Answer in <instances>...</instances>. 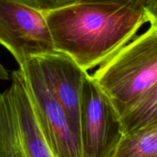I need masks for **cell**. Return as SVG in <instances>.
Segmentation results:
<instances>
[{"mask_svg": "<svg viewBox=\"0 0 157 157\" xmlns=\"http://www.w3.org/2000/svg\"><path fill=\"white\" fill-rule=\"evenodd\" d=\"M43 13L55 50L86 71L110 59L149 23L145 12L112 3L77 2Z\"/></svg>", "mask_w": 157, "mask_h": 157, "instance_id": "cell-1", "label": "cell"}, {"mask_svg": "<svg viewBox=\"0 0 157 157\" xmlns=\"http://www.w3.org/2000/svg\"><path fill=\"white\" fill-rule=\"evenodd\" d=\"M144 10L149 17V23L157 22V0H147Z\"/></svg>", "mask_w": 157, "mask_h": 157, "instance_id": "cell-12", "label": "cell"}, {"mask_svg": "<svg viewBox=\"0 0 157 157\" xmlns=\"http://www.w3.org/2000/svg\"><path fill=\"white\" fill-rule=\"evenodd\" d=\"M36 59L46 83L80 136V102L83 81L88 72L62 52L55 51Z\"/></svg>", "mask_w": 157, "mask_h": 157, "instance_id": "cell-6", "label": "cell"}, {"mask_svg": "<svg viewBox=\"0 0 157 157\" xmlns=\"http://www.w3.org/2000/svg\"><path fill=\"white\" fill-rule=\"evenodd\" d=\"M79 121L84 157H112L124 135L121 116L88 73L83 81Z\"/></svg>", "mask_w": 157, "mask_h": 157, "instance_id": "cell-4", "label": "cell"}, {"mask_svg": "<svg viewBox=\"0 0 157 157\" xmlns=\"http://www.w3.org/2000/svg\"><path fill=\"white\" fill-rule=\"evenodd\" d=\"M121 121L124 134L157 122V82L122 115Z\"/></svg>", "mask_w": 157, "mask_h": 157, "instance_id": "cell-9", "label": "cell"}, {"mask_svg": "<svg viewBox=\"0 0 157 157\" xmlns=\"http://www.w3.org/2000/svg\"><path fill=\"white\" fill-rule=\"evenodd\" d=\"M40 129L53 157H84L81 137L46 83L36 58L19 66Z\"/></svg>", "mask_w": 157, "mask_h": 157, "instance_id": "cell-3", "label": "cell"}, {"mask_svg": "<svg viewBox=\"0 0 157 157\" xmlns=\"http://www.w3.org/2000/svg\"><path fill=\"white\" fill-rule=\"evenodd\" d=\"M40 12H49L78 2L79 0H16Z\"/></svg>", "mask_w": 157, "mask_h": 157, "instance_id": "cell-10", "label": "cell"}, {"mask_svg": "<svg viewBox=\"0 0 157 157\" xmlns=\"http://www.w3.org/2000/svg\"><path fill=\"white\" fill-rule=\"evenodd\" d=\"M0 44L19 66L55 51L44 13L16 0H0Z\"/></svg>", "mask_w": 157, "mask_h": 157, "instance_id": "cell-5", "label": "cell"}, {"mask_svg": "<svg viewBox=\"0 0 157 157\" xmlns=\"http://www.w3.org/2000/svg\"><path fill=\"white\" fill-rule=\"evenodd\" d=\"M147 0H79L78 2H99V3H112L120 5L132 9L139 12H145Z\"/></svg>", "mask_w": 157, "mask_h": 157, "instance_id": "cell-11", "label": "cell"}, {"mask_svg": "<svg viewBox=\"0 0 157 157\" xmlns=\"http://www.w3.org/2000/svg\"><path fill=\"white\" fill-rule=\"evenodd\" d=\"M8 78H9V74L7 71L0 64V80H7Z\"/></svg>", "mask_w": 157, "mask_h": 157, "instance_id": "cell-13", "label": "cell"}, {"mask_svg": "<svg viewBox=\"0 0 157 157\" xmlns=\"http://www.w3.org/2000/svg\"><path fill=\"white\" fill-rule=\"evenodd\" d=\"M0 157H53L44 143L22 136L9 89L0 93Z\"/></svg>", "mask_w": 157, "mask_h": 157, "instance_id": "cell-7", "label": "cell"}, {"mask_svg": "<svg viewBox=\"0 0 157 157\" xmlns=\"http://www.w3.org/2000/svg\"><path fill=\"white\" fill-rule=\"evenodd\" d=\"M112 157H157V122L123 135Z\"/></svg>", "mask_w": 157, "mask_h": 157, "instance_id": "cell-8", "label": "cell"}, {"mask_svg": "<svg viewBox=\"0 0 157 157\" xmlns=\"http://www.w3.org/2000/svg\"><path fill=\"white\" fill-rule=\"evenodd\" d=\"M120 116L157 82V22L99 66L92 75Z\"/></svg>", "mask_w": 157, "mask_h": 157, "instance_id": "cell-2", "label": "cell"}]
</instances>
